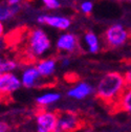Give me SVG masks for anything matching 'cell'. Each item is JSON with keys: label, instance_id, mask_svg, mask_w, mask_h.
<instances>
[{"label": "cell", "instance_id": "1", "mask_svg": "<svg viewBox=\"0 0 131 132\" xmlns=\"http://www.w3.org/2000/svg\"><path fill=\"white\" fill-rule=\"evenodd\" d=\"M126 87L124 76L118 71H111L101 78L95 89V95L105 105L112 107Z\"/></svg>", "mask_w": 131, "mask_h": 132}, {"label": "cell", "instance_id": "2", "mask_svg": "<svg viewBox=\"0 0 131 132\" xmlns=\"http://www.w3.org/2000/svg\"><path fill=\"white\" fill-rule=\"evenodd\" d=\"M27 45L30 57H39L51 48V41L42 29L36 28L29 32Z\"/></svg>", "mask_w": 131, "mask_h": 132}, {"label": "cell", "instance_id": "3", "mask_svg": "<svg viewBox=\"0 0 131 132\" xmlns=\"http://www.w3.org/2000/svg\"><path fill=\"white\" fill-rule=\"evenodd\" d=\"M82 127V121L76 112L65 110L57 112V126L55 132H76Z\"/></svg>", "mask_w": 131, "mask_h": 132}, {"label": "cell", "instance_id": "4", "mask_svg": "<svg viewBox=\"0 0 131 132\" xmlns=\"http://www.w3.org/2000/svg\"><path fill=\"white\" fill-rule=\"evenodd\" d=\"M129 39V31L121 24L109 26L104 34V43L109 48H117L124 45Z\"/></svg>", "mask_w": 131, "mask_h": 132}, {"label": "cell", "instance_id": "5", "mask_svg": "<svg viewBox=\"0 0 131 132\" xmlns=\"http://www.w3.org/2000/svg\"><path fill=\"white\" fill-rule=\"evenodd\" d=\"M21 86V80L11 72L0 73V98L7 97Z\"/></svg>", "mask_w": 131, "mask_h": 132}, {"label": "cell", "instance_id": "6", "mask_svg": "<svg viewBox=\"0 0 131 132\" xmlns=\"http://www.w3.org/2000/svg\"><path fill=\"white\" fill-rule=\"evenodd\" d=\"M37 132H55L57 126V113L41 111L36 117Z\"/></svg>", "mask_w": 131, "mask_h": 132}, {"label": "cell", "instance_id": "7", "mask_svg": "<svg viewBox=\"0 0 131 132\" xmlns=\"http://www.w3.org/2000/svg\"><path fill=\"white\" fill-rule=\"evenodd\" d=\"M39 23H45L47 25H51L55 28L59 29H67L70 26V20L65 18V17H59V16H50V15H45V16H40L38 18Z\"/></svg>", "mask_w": 131, "mask_h": 132}, {"label": "cell", "instance_id": "8", "mask_svg": "<svg viewBox=\"0 0 131 132\" xmlns=\"http://www.w3.org/2000/svg\"><path fill=\"white\" fill-rule=\"evenodd\" d=\"M57 48L60 51L72 53L78 48V38L72 34H64L58 39Z\"/></svg>", "mask_w": 131, "mask_h": 132}, {"label": "cell", "instance_id": "9", "mask_svg": "<svg viewBox=\"0 0 131 132\" xmlns=\"http://www.w3.org/2000/svg\"><path fill=\"white\" fill-rule=\"evenodd\" d=\"M92 91H93V89L88 83L81 82V83H79L78 85H76L75 87H72L71 89L68 90L67 95L72 98H76V100H83V98L90 95L92 93Z\"/></svg>", "mask_w": 131, "mask_h": 132}, {"label": "cell", "instance_id": "10", "mask_svg": "<svg viewBox=\"0 0 131 132\" xmlns=\"http://www.w3.org/2000/svg\"><path fill=\"white\" fill-rule=\"evenodd\" d=\"M117 111H124L131 114V86L126 87L117 103L112 106Z\"/></svg>", "mask_w": 131, "mask_h": 132}, {"label": "cell", "instance_id": "11", "mask_svg": "<svg viewBox=\"0 0 131 132\" xmlns=\"http://www.w3.org/2000/svg\"><path fill=\"white\" fill-rule=\"evenodd\" d=\"M40 77L41 76H40L37 67H28L22 73V77H21V85H23L26 88L34 87Z\"/></svg>", "mask_w": 131, "mask_h": 132}, {"label": "cell", "instance_id": "12", "mask_svg": "<svg viewBox=\"0 0 131 132\" xmlns=\"http://www.w3.org/2000/svg\"><path fill=\"white\" fill-rule=\"evenodd\" d=\"M36 67L41 77H51L56 69V61L54 59L42 60L37 64Z\"/></svg>", "mask_w": 131, "mask_h": 132}, {"label": "cell", "instance_id": "13", "mask_svg": "<svg viewBox=\"0 0 131 132\" xmlns=\"http://www.w3.org/2000/svg\"><path fill=\"white\" fill-rule=\"evenodd\" d=\"M60 97H61V95L59 93L50 92V93H45V94L38 96L36 102L39 106H47V105H51V104L58 102L60 100Z\"/></svg>", "mask_w": 131, "mask_h": 132}, {"label": "cell", "instance_id": "14", "mask_svg": "<svg viewBox=\"0 0 131 132\" xmlns=\"http://www.w3.org/2000/svg\"><path fill=\"white\" fill-rule=\"evenodd\" d=\"M85 42L88 46V49L89 52L92 53V54H95L99 52L100 49V44H99V39L95 36V34H93L92 31H87L85 34Z\"/></svg>", "mask_w": 131, "mask_h": 132}, {"label": "cell", "instance_id": "15", "mask_svg": "<svg viewBox=\"0 0 131 132\" xmlns=\"http://www.w3.org/2000/svg\"><path fill=\"white\" fill-rule=\"evenodd\" d=\"M19 11V6L17 4L11 6H0V21L7 20L13 15H15Z\"/></svg>", "mask_w": 131, "mask_h": 132}, {"label": "cell", "instance_id": "16", "mask_svg": "<svg viewBox=\"0 0 131 132\" xmlns=\"http://www.w3.org/2000/svg\"><path fill=\"white\" fill-rule=\"evenodd\" d=\"M16 67H17V63L15 61L9 60V61H4L0 63V73H3V72H11L13 71Z\"/></svg>", "mask_w": 131, "mask_h": 132}, {"label": "cell", "instance_id": "17", "mask_svg": "<svg viewBox=\"0 0 131 132\" xmlns=\"http://www.w3.org/2000/svg\"><path fill=\"white\" fill-rule=\"evenodd\" d=\"M44 2V4L48 7V9H58L60 7V2L58 0H42Z\"/></svg>", "mask_w": 131, "mask_h": 132}, {"label": "cell", "instance_id": "18", "mask_svg": "<svg viewBox=\"0 0 131 132\" xmlns=\"http://www.w3.org/2000/svg\"><path fill=\"white\" fill-rule=\"evenodd\" d=\"M92 6H93L92 2H90V1H85V2L82 3L81 9H82V11H83V13L89 15V14L91 13V11H92Z\"/></svg>", "mask_w": 131, "mask_h": 132}, {"label": "cell", "instance_id": "19", "mask_svg": "<svg viewBox=\"0 0 131 132\" xmlns=\"http://www.w3.org/2000/svg\"><path fill=\"white\" fill-rule=\"evenodd\" d=\"M123 76H124V80H125L126 86H127V87L131 86V69L127 70L126 73H124Z\"/></svg>", "mask_w": 131, "mask_h": 132}, {"label": "cell", "instance_id": "20", "mask_svg": "<svg viewBox=\"0 0 131 132\" xmlns=\"http://www.w3.org/2000/svg\"><path fill=\"white\" fill-rule=\"evenodd\" d=\"M10 130V127L6 123L0 122V132H7Z\"/></svg>", "mask_w": 131, "mask_h": 132}, {"label": "cell", "instance_id": "21", "mask_svg": "<svg viewBox=\"0 0 131 132\" xmlns=\"http://www.w3.org/2000/svg\"><path fill=\"white\" fill-rule=\"evenodd\" d=\"M19 1L20 0H9V4L10 5H15V4H17Z\"/></svg>", "mask_w": 131, "mask_h": 132}, {"label": "cell", "instance_id": "22", "mask_svg": "<svg viewBox=\"0 0 131 132\" xmlns=\"http://www.w3.org/2000/svg\"><path fill=\"white\" fill-rule=\"evenodd\" d=\"M68 64H69V60L68 59H64L62 61V66H67Z\"/></svg>", "mask_w": 131, "mask_h": 132}, {"label": "cell", "instance_id": "23", "mask_svg": "<svg viewBox=\"0 0 131 132\" xmlns=\"http://www.w3.org/2000/svg\"><path fill=\"white\" fill-rule=\"evenodd\" d=\"M2 35H3V25H2L1 21H0V38H1Z\"/></svg>", "mask_w": 131, "mask_h": 132}, {"label": "cell", "instance_id": "24", "mask_svg": "<svg viewBox=\"0 0 131 132\" xmlns=\"http://www.w3.org/2000/svg\"><path fill=\"white\" fill-rule=\"evenodd\" d=\"M129 38L131 39V31H129Z\"/></svg>", "mask_w": 131, "mask_h": 132}, {"label": "cell", "instance_id": "25", "mask_svg": "<svg viewBox=\"0 0 131 132\" xmlns=\"http://www.w3.org/2000/svg\"><path fill=\"white\" fill-rule=\"evenodd\" d=\"M0 63H1V60H0Z\"/></svg>", "mask_w": 131, "mask_h": 132}, {"label": "cell", "instance_id": "26", "mask_svg": "<svg viewBox=\"0 0 131 132\" xmlns=\"http://www.w3.org/2000/svg\"><path fill=\"white\" fill-rule=\"evenodd\" d=\"M130 1H131V0H130Z\"/></svg>", "mask_w": 131, "mask_h": 132}]
</instances>
